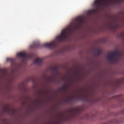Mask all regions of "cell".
<instances>
[{
	"mask_svg": "<svg viewBox=\"0 0 124 124\" xmlns=\"http://www.w3.org/2000/svg\"><path fill=\"white\" fill-rule=\"evenodd\" d=\"M121 57V53L116 50L111 51L108 53L107 56V60L110 63H115L117 62Z\"/></svg>",
	"mask_w": 124,
	"mask_h": 124,
	"instance_id": "1",
	"label": "cell"
}]
</instances>
